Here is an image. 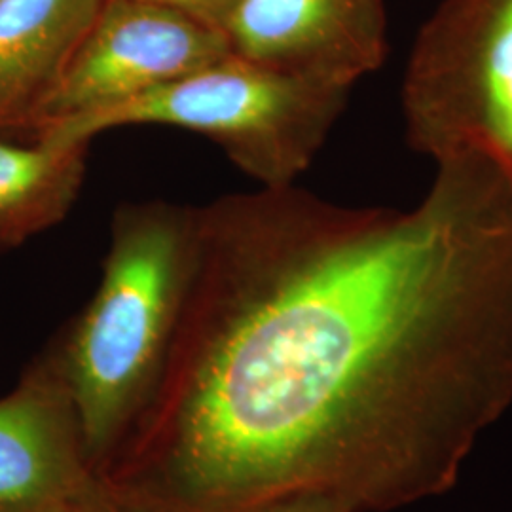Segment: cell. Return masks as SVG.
<instances>
[{"label": "cell", "mask_w": 512, "mask_h": 512, "mask_svg": "<svg viewBox=\"0 0 512 512\" xmlns=\"http://www.w3.org/2000/svg\"><path fill=\"white\" fill-rule=\"evenodd\" d=\"M230 54L217 27L141 0H105L27 135L112 109Z\"/></svg>", "instance_id": "cell-5"}, {"label": "cell", "mask_w": 512, "mask_h": 512, "mask_svg": "<svg viewBox=\"0 0 512 512\" xmlns=\"http://www.w3.org/2000/svg\"><path fill=\"white\" fill-rule=\"evenodd\" d=\"M348 95L230 54L112 109L42 129L31 141L88 147L109 129L175 126L215 141L264 188H281L308 169Z\"/></svg>", "instance_id": "cell-3"}, {"label": "cell", "mask_w": 512, "mask_h": 512, "mask_svg": "<svg viewBox=\"0 0 512 512\" xmlns=\"http://www.w3.org/2000/svg\"><path fill=\"white\" fill-rule=\"evenodd\" d=\"M437 165L410 209L293 184L198 207L133 511H387L454 484L512 401V188Z\"/></svg>", "instance_id": "cell-1"}, {"label": "cell", "mask_w": 512, "mask_h": 512, "mask_svg": "<svg viewBox=\"0 0 512 512\" xmlns=\"http://www.w3.org/2000/svg\"><path fill=\"white\" fill-rule=\"evenodd\" d=\"M268 512H351L342 503L327 497H300Z\"/></svg>", "instance_id": "cell-12"}, {"label": "cell", "mask_w": 512, "mask_h": 512, "mask_svg": "<svg viewBox=\"0 0 512 512\" xmlns=\"http://www.w3.org/2000/svg\"><path fill=\"white\" fill-rule=\"evenodd\" d=\"M385 0H238L232 54L275 73L351 90L387 54Z\"/></svg>", "instance_id": "cell-6"}, {"label": "cell", "mask_w": 512, "mask_h": 512, "mask_svg": "<svg viewBox=\"0 0 512 512\" xmlns=\"http://www.w3.org/2000/svg\"><path fill=\"white\" fill-rule=\"evenodd\" d=\"M54 512H135L129 509L126 503H122L114 494H110L97 478L88 488H84L80 494L67 501L63 507Z\"/></svg>", "instance_id": "cell-11"}, {"label": "cell", "mask_w": 512, "mask_h": 512, "mask_svg": "<svg viewBox=\"0 0 512 512\" xmlns=\"http://www.w3.org/2000/svg\"><path fill=\"white\" fill-rule=\"evenodd\" d=\"M403 112L412 148L473 156L512 188V0H442L410 55Z\"/></svg>", "instance_id": "cell-4"}, {"label": "cell", "mask_w": 512, "mask_h": 512, "mask_svg": "<svg viewBox=\"0 0 512 512\" xmlns=\"http://www.w3.org/2000/svg\"><path fill=\"white\" fill-rule=\"evenodd\" d=\"M198 253V207L126 203L110 224L99 289L54 353L90 467L164 374Z\"/></svg>", "instance_id": "cell-2"}, {"label": "cell", "mask_w": 512, "mask_h": 512, "mask_svg": "<svg viewBox=\"0 0 512 512\" xmlns=\"http://www.w3.org/2000/svg\"><path fill=\"white\" fill-rule=\"evenodd\" d=\"M141 2L177 10L181 14H186L190 18L198 19L222 31L226 19L238 0H141Z\"/></svg>", "instance_id": "cell-10"}, {"label": "cell", "mask_w": 512, "mask_h": 512, "mask_svg": "<svg viewBox=\"0 0 512 512\" xmlns=\"http://www.w3.org/2000/svg\"><path fill=\"white\" fill-rule=\"evenodd\" d=\"M86 145L0 143V247H18L67 217L86 177Z\"/></svg>", "instance_id": "cell-9"}, {"label": "cell", "mask_w": 512, "mask_h": 512, "mask_svg": "<svg viewBox=\"0 0 512 512\" xmlns=\"http://www.w3.org/2000/svg\"><path fill=\"white\" fill-rule=\"evenodd\" d=\"M105 0H0V133L27 135Z\"/></svg>", "instance_id": "cell-8"}, {"label": "cell", "mask_w": 512, "mask_h": 512, "mask_svg": "<svg viewBox=\"0 0 512 512\" xmlns=\"http://www.w3.org/2000/svg\"><path fill=\"white\" fill-rule=\"evenodd\" d=\"M95 480L54 355L0 399V512H54Z\"/></svg>", "instance_id": "cell-7"}]
</instances>
